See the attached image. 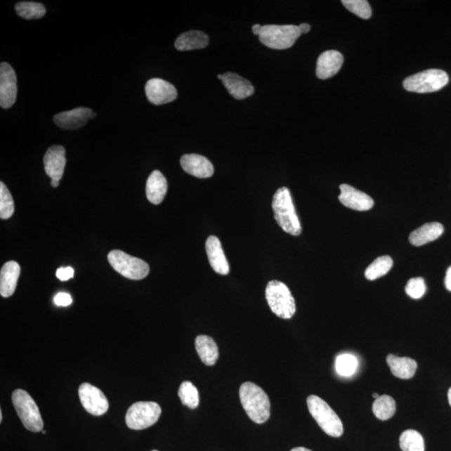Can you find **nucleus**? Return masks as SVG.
<instances>
[{"instance_id":"nucleus-1","label":"nucleus","mask_w":451,"mask_h":451,"mask_svg":"<svg viewBox=\"0 0 451 451\" xmlns=\"http://www.w3.org/2000/svg\"><path fill=\"white\" fill-rule=\"evenodd\" d=\"M240 396L243 409L256 424H263L270 417V400L262 388L251 382L242 384Z\"/></svg>"},{"instance_id":"nucleus-2","label":"nucleus","mask_w":451,"mask_h":451,"mask_svg":"<svg viewBox=\"0 0 451 451\" xmlns=\"http://www.w3.org/2000/svg\"><path fill=\"white\" fill-rule=\"evenodd\" d=\"M272 207L274 218L280 228L291 235L299 236L302 228L289 190L287 188L278 189L274 194Z\"/></svg>"},{"instance_id":"nucleus-3","label":"nucleus","mask_w":451,"mask_h":451,"mask_svg":"<svg viewBox=\"0 0 451 451\" xmlns=\"http://www.w3.org/2000/svg\"><path fill=\"white\" fill-rule=\"evenodd\" d=\"M307 405L309 412L327 435L340 437L344 433L341 419L324 400L317 396H308Z\"/></svg>"},{"instance_id":"nucleus-4","label":"nucleus","mask_w":451,"mask_h":451,"mask_svg":"<svg viewBox=\"0 0 451 451\" xmlns=\"http://www.w3.org/2000/svg\"><path fill=\"white\" fill-rule=\"evenodd\" d=\"M266 299L271 311L277 317L290 320L296 312L295 300L284 282L273 280L266 287Z\"/></svg>"},{"instance_id":"nucleus-5","label":"nucleus","mask_w":451,"mask_h":451,"mask_svg":"<svg viewBox=\"0 0 451 451\" xmlns=\"http://www.w3.org/2000/svg\"><path fill=\"white\" fill-rule=\"evenodd\" d=\"M12 402L22 424L28 431L39 432L43 430L44 421L41 412L30 393L19 388L13 393Z\"/></svg>"},{"instance_id":"nucleus-6","label":"nucleus","mask_w":451,"mask_h":451,"mask_svg":"<svg viewBox=\"0 0 451 451\" xmlns=\"http://www.w3.org/2000/svg\"><path fill=\"white\" fill-rule=\"evenodd\" d=\"M302 34L297 25H264L259 35L265 46L274 50H286L294 45Z\"/></svg>"},{"instance_id":"nucleus-7","label":"nucleus","mask_w":451,"mask_h":451,"mask_svg":"<svg viewBox=\"0 0 451 451\" xmlns=\"http://www.w3.org/2000/svg\"><path fill=\"white\" fill-rule=\"evenodd\" d=\"M448 82V74L444 70L431 69L407 77L403 86L410 92L431 93L441 90Z\"/></svg>"},{"instance_id":"nucleus-8","label":"nucleus","mask_w":451,"mask_h":451,"mask_svg":"<svg viewBox=\"0 0 451 451\" xmlns=\"http://www.w3.org/2000/svg\"><path fill=\"white\" fill-rule=\"evenodd\" d=\"M108 261L115 270L131 280H143L150 272L149 265L145 261L120 250L110 251Z\"/></svg>"},{"instance_id":"nucleus-9","label":"nucleus","mask_w":451,"mask_h":451,"mask_svg":"<svg viewBox=\"0 0 451 451\" xmlns=\"http://www.w3.org/2000/svg\"><path fill=\"white\" fill-rule=\"evenodd\" d=\"M161 414V407L156 402H137L128 410L126 423L131 430H145L156 424Z\"/></svg>"},{"instance_id":"nucleus-10","label":"nucleus","mask_w":451,"mask_h":451,"mask_svg":"<svg viewBox=\"0 0 451 451\" xmlns=\"http://www.w3.org/2000/svg\"><path fill=\"white\" fill-rule=\"evenodd\" d=\"M79 397L81 405L88 413L100 417L107 412L109 402L100 388L84 383L79 388Z\"/></svg>"},{"instance_id":"nucleus-11","label":"nucleus","mask_w":451,"mask_h":451,"mask_svg":"<svg viewBox=\"0 0 451 451\" xmlns=\"http://www.w3.org/2000/svg\"><path fill=\"white\" fill-rule=\"evenodd\" d=\"M17 98V77L11 65L3 62L0 65V105L11 108Z\"/></svg>"},{"instance_id":"nucleus-12","label":"nucleus","mask_w":451,"mask_h":451,"mask_svg":"<svg viewBox=\"0 0 451 451\" xmlns=\"http://www.w3.org/2000/svg\"><path fill=\"white\" fill-rule=\"evenodd\" d=\"M145 95L150 103L156 105L171 103L178 97V91L164 79L154 78L145 84Z\"/></svg>"},{"instance_id":"nucleus-13","label":"nucleus","mask_w":451,"mask_h":451,"mask_svg":"<svg viewBox=\"0 0 451 451\" xmlns=\"http://www.w3.org/2000/svg\"><path fill=\"white\" fill-rule=\"evenodd\" d=\"M96 117L92 110L79 107L55 115L54 122L57 126L64 130H77L86 125L88 121Z\"/></svg>"},{"instance_id":"nucleus-14","label":"nucleus","mask_w":451,"mask_h":451,"mask_svg":"<svg viewBox=\"0 0 451 451\" xmlns=\"http://www.w3.org/2000/svg\"><path fill=\"white\" fill-rule=\"evenodd\" d=\"M340 195L339 200L344 207L355 211H369L373 209L374 202L366 193L360 191L351 185H340Z\"/></svg>"},{"instance_id":"nucleus-15","label":"nucleus","mask_w":451,"mask_h":451,"mask_svg":"<svg viewBox=\"0 0 451 451\" xmlns=\"http://www.w3.org/2000/svg\"><path fill=\"white\" fill-rule=\"evenodd\" d=\"M181 166L187 174L197 178H209L214 174L211 162L197 154H187L181 158Z\"/></svg>"},{"instance_id":"nucleus-16","label":"nucleus","mask_w":451,"mask_h":451,"mask_svg":"<svg viewBox=\"0 0 451 451\" xmlns=\"http://www.w3.org/2000/svg\"><path fill=\"white\" fill-rule=\"evenodd\" d=\"M65 149L61 145H53L44 157L46 174L51 180L60 181L65 167Z\"/></svg>"},{"instance_id":"nucleus-17","label":"nucleus","mask_w":451,"mask_h":451,"mask_svg":"<svg viewBox=\"0 0 451 451\" xmlns=\"http://www.w3.org/2000/svg\"><path fill=\"white\" fill-rule=\"evenodd\" d=\"M218 77L223 81L230 94L237 100L246 99L254 95V87L251 83L237 74L228 72L219 74Z\"/></svg>"},{"instance_id":"nucleus-18","label":"nucleus","mask_w":451,"mask_h":451,"mask_svg":"<svg viewBox=\"0 0 451 451\" xmlns=\"http://www.w3.org/2000/svg\"><path fill=\"white\" fill-rule=\"evenodd\" d=\"M344 63V56L337 51L322 53L317 61L316 74L321 79L333 77L339 72Z\"/></svg>"},{"instance_id":"nucleus-19","label":"nucleus","mask_w":451,"mask_h":451,"mask_svg":"<svg viewBox=\"0 0 451 451\" xmlns=\"http://www.w3.org/2000/svg\"><path fill=\"white\" fill-rule=\"evenodd\" d=\"M206 251L211 267L221 275H228L230 272L229 263L218 237L211 236L206 242Z\"/></svg>"},{"instance_id":"nucleus-20","label":"nucleus","mask_w":451,"mask_h":451,"mask_svg":"<svg viewBox=\"0 0 451 451\" xmlns=\"http://www.w3.org/2000/svg\"><path fill=\"white\" fill-rule=\"evenodd\" d=\"M20 274V265L14 261L4 265L0 272V294L2 297L8 298L14 294Z\"/></svg>"},{"instance_id":"nucleus-21","label":"nucleus","mask_w":451,"mask_h":451,"mask_svg":"<svg viewBox=\"0 0 451 451\" xmlns=\"http://www.w3.org/2000/svg\"><path fill=\"white\" fill-rule=\"evenodd\" d=\"M444 233V227L440 223H426L410 233L409 240L411 244L417 247L435 241Z\"/></svg>"},{"instance_id":"nucleus-22","label":"nucleus","mask_w":451,"mask_h":451,"mask_svg":"<svg viewBox=\"0 0 451 451\" xmlns=\"http://www.w3.org/2000/svg\"><path fill=\"white\" fill-rule=\"evenodd\" d=\"M167 181L161 171H154L150 175L145 187L148 200L155 205L160 204L166 197Z\"/></svg>"},{"instance_id":"nucleus-23","label":"nucleus","mask_w":451,"mask_h":451,"mask_svg":"<svg viewBox=\"0 0 451 451\" xmlns=\"http://www.w3.org/2000/svg\"><path fill=\"white\" fill-rule=\"evenodd\" d=\"M209 38L204 32L199 30H190L179 35L176 39L175 47L180 51L200 50L209 46Z\"/></svg>"},{"instance_id":"nucleus-24","label":"nucleus","mask_w":451,"mask_h":451,"mask_svg":"<svg viewBox=\"0 0 451 451\" xmlns=\"http://www.w3.org/2000/svg\"><path fill=\"white\" fill-rule=\"evenodd\" d=\"M391 373L397 378L409 379L414 377L417 370V361L407 357H397L388 355L386 359Z\"/></svg>"},{"instance_id":"nucleus-25","label":"nucleus","mask_w":451,"mask_h":451,"mask_svg":"<svg viewBox=\"0 0 451 451\" xmlns=\"http://www.w3.org/2000/svg\"><path fill=\"white\" fill-rule=\"evenodd\" d=\"M196 351L203 364L214 365L218 360L219 351L214 339L207 335H199L195 340Z\"/></svg>"},{"instance_id":"nucleus-26","label":"nucleus","mask_w":451,"mask_h":451,"mask_svg":"<svg viewBox=\"0 0 451 451\" xmlns=\"http://www.w3.org/2000/svg\"><path fill=\"white\" fill-rule=\"evenodd\" d=\"M393 263V259L390 256H379L366 268L365 275L367 280L374 281L386 275L391 271Z\"/></svg>"},{"instance_id":"nucleus-27","label":"nucleus","mask_w":451,"mask_h":451,"mask_svg":"<svg viewBox=\"0 0 451 451\" xmlns=\"http://www.w3.org/2000/svg\"><path fill=\"white\" fill-rule=\"evenodd\" d=\"M395 400L390 396L384 395L376 399L373 404V412L380 421H387L396 414Z\"/></svg>"},{"instance_id":"nucleus-28","label":"nucleus","mask_w":451,"mask_h":451,"mask_svg":"<svg viewBox=\"0 0 451 451\" xmlns=\"http://www.w3.org/2000/svg\"><path fill=\"white\" fill-rule=\"evenodd\" d=\"M15 11L18 15L25 20H39L45 16L46 7L41 3L24 1L16 4Z\"/></svg>"},{"instance_id":"nucleus-29","label":"nucleus","mask_w":451,"mask_h":451,"mask_svg":"<svg viewBox=\"0 0 451 451\" xmlns=\"http://www.w3.org/2000/svg\"><path fill=\"white\" fill-rule=\"evenodd\" d=\"M400 445L402 451H424L423 437L418 431L414 430L402 433Z\"/></svg>"},{"instance_id":"nucleus-30","label":"nucleus","mask_w":451,"mask_h":451,"mask_svg":"<svg viewBox=\"0 0 451 451\" xmlns=\"http://www.w3.org/2000/svg\"><path fill=\"white\" fill-rule=\"evenodd\" d=\"M178 396L181 403H183V405L188 406L190 409L197 408L199 403H200V398H199L197 388L190 381H184L181 384Z\"/></svg>"},{"instance_id":"nucleus-31","label":"nucleus","mask_w":451,"mask_h":451,"mask_svg":"<svg viewBox=\"0 0 451 451\" xmlns=\"http://www.w3.org/2000/svg\"><path fill=\"white\" fill-rule=\"evenodd\" d=\"M335 368L339 375L348 377L355 373L358 368L357 358L349 353H344L336 359Z\"/></svg>"},{"instance_id":"nucleus-32","label":"nucleus","mask_w":451,"mask_h":451,"mask_svg":"<svg viewBox=\"0 0 451 451\" xmlns=\"http://www.w3.org/2000/svg\"><path fill=\"white\" fill-rule=\"evenodd\" d=\"M15 211V202L6 185L0 183V218H11Z\"/></svg>"},{"instance_id":"nucleus-33","label":"nucleus","mask_w":451,"mask_h":451,"mask_svg":"<svg viewBox=\"0 0 451 451\" xmlns=\"http://www.w3.org/2000/svg\"><path fill=\"white\" fill-rule=\"evenodd\" d=\"M342 4L348 11L362 19L368 20L372 15L370 4L365 0H343Z\"/></svg>"},{"instance_id":"nucleus-34","label":"nucleus","mask_w":451,"mask_h":451,"mask_svg":"<svg viewBox=\"0 0 451 451\" xmlns=\"http://www.w3.org/2000/svg\"><path fill=\"white\" fill-rule=\"evenodd\" d=\"M406 294L414 299H421L426 292V285L422 277L411 278L405 287Z\"/></svg>"},{"instance_id":"nucleus-35","label":"nucleus","mask_w":451,"mask_h":451,"mask_svg":"<svg viewBox=\"0 0 451 451\" xmlns=\"http://www.w3.org/2000/svg\"><path fill=\"white\" fill-rule=\"evenodd\" d=\"M54 302L57 306L66 307L72 303V298L69 294L59 293L55 295Z\"/></svg>"},{"instance_id":"nucleus-36","label":"nucleus","mask_w":451,"mask_h":451,"mask_svg":"<svg viewBox=\"0 0 451 451\" xmlns=\"http://www.w3.org/2000/svg\"><path fill=\"white\" fill-rule=\"evenodd\" d=\"M56 277L60 281H67L74 277V269L72 267L60 268L56 271Z\"/></svg>"},{"instance_id":"nucleus-37","label":"nucleus","mask_w":451,"mask_h":451,"mask_svg":"<svg viewBox=\"0 0 451 451\" xmlns=\"http://www.w3.org/2000/svg\"><path fill=\"white\" fill-rule=\"evenodd\" d=\"M445 285L446 289L451 292V266L449 267L447 271H446V276L445 278Z\"/></svg>"},{"instance_id":"nucleus-38","label":"nucleus","mask_w":451,"mask_h":451,"mask_svg":"<svg viewBox=\"0 0 451 451\" xmlns=\"http://www.w3.org/2000/svg\"><path fill=\"white\" fill-rule=\"evenodd\" d=\"M301 34H306L309 32V30L311 29V26L308 24H301L299 26Z\"/></svg>"},{"instance_id":"nucleus-39","label":"nucleus","mask_w":451,"mask_h":451,"mask_svg":"<svg viewBox=\"0 0 451 451\" xmlns=\"http://www.w3.org/2000/svg\"><path fill=\"white\" fill-rule=\"evenodd\" d=\"M262 27H263V26H261L260 25L256 24V25L253 26V29H251V30H253V33L254 34L259 35V37L260 33H261V30H262Z\"/></svg>"},{"instance_id":"nucleus-40","label":"nucleus","mask_w":451,"mask_h":451,"mask_svg":"<svg viewBox=\"0 0 451 451\" xmlns=\"http://www.w3.org/2000/svg\"><path fill=\"white\" fill-rule=\"evenodd\" d=\"M290 451H312V450L304 447H296Z\"/></svg>"},{"instance_id":"nucleus-41","label":"nucleus","mask_w":451,"mask_h":451,"mask_svg":"<svg viewBox=\"0 0 451 451\" xmlns=\"http://www.w3.org/2000/svg\"><path fill=\"white\" fill-rule=\"evenodd\" d=\"M60 183L59 181H55V180H51V185L53 188H57L58 187Z\"/></svg>"},{"instance_id":"nucleus-42","label":"nucleus","mask_w":451,"mask_h":451,"mask_svg":"<svg viewBox=\"0 0 451 451\" xmlns=\"http://www.w3.org/2000/svg\"><path fill=\"white\" fill-rule=\"evenodd\" d=\"M448 400H449V404L451 406V387L450 388V390L448 391Z\"/></svg>"},{"instance_id":"nucleus-43","label":"nucleus","mask_w":451,"mask_h":451,"mask_svg":"<svg viewBox=\"0 0 451 451\" xmlns=\"http://www.w3.org/2000/svg\"><path fill=\"white\" fill-rule=\"evenodd\" d=\"M379 397V396L378 395L377 393H373V398H374L375 400L378 399Z\"/></svg>"},{"instance_id":"nucleus-44","label":"nucleus","mask_w":451,"mask_h":451,"mask_svg":"<svg viewBox=\"0 0 451 451\" xmlns=\"http://www.w3.org/2000/svg\"><path fill=\"white\" fill-rule=\"evenodd\" d=\"M3 421V413L2 411H0V422Z\"/></svg>"},{"instance_id":"nucleus-45","label":"nucleus","mask_w":451,"mask_h":451,"mask_svg":"<svg viewBox=\"0 0 451 451\" xmlns=\"http://www.w3.org/2000/svg\"><path fill=\"white\" fill-rule=\"evenodd\" d=\"M152 451H158V450H152Z\"/></svg>"}]
</instances>
